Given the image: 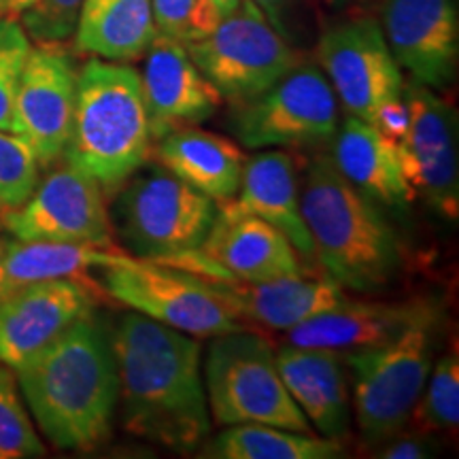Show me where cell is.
Listing matches in <instances>:
<instances>
[{"mask_svg":"<svg viewBox=\"0 0 459 459\" xmlns=\"http://www.w3.org/2000/svg\"><path fill=\"white\" fill-rule=\"evenodd\" d=\"M3 3V11L4 15L9 17H22L28 9L32 7L34 0H0Z\"/></svg>","mask_w":459,"mask_h":459,"instance_id":"obj_38","label":"cell"},{"mask_svg":"<svg viewBox=\"0 0 459 459\" xmlns=\"http://www.w3.org/2000/svg\"><path fill=\"white\" fill-rule=\"evenodd\" d=\"M13 375L34 421L56 449L90 451L111 436L119 404L117 361L111 334L91 313Z\"/></svg>","mask_w":459,"mask_h":459,"instance_id":"obj_2","label":"cell"},{"mask_svg":"<svg viewBox=\"0 0 459 459\" xmlns=\"http://www.w3.org/2000/svg\"><path fill=\"white\" fill-rule=\"evenodd\" d=\"M0 226L20 240L111 245L105 192L68 164L39 183L24 204L3 213Z\"/></svg>","mask_w":459,"mask_h":459,"instance_id":"obj_14","label":"cell"},{"mask_svg":"<svg viewBox=\"0 0 459 459\" xmlns=\"http://www.w3.org/2000/svg\"><path fill=\"white\" fill-rule=\"evenodd\" d=\"M344 451L341 438L266 423H237L226 426L215 438H206L198 455L211 459H336Z\"/></svg>","mask_w":459,"mask_h":459,"instance_id":"obj_27","label":"cell"},{"mask_svg":"<svg viewBox=\"0 0 459 459\" xmlns=\"http://www.w3.org/2000/svg\"><path fill=\"white\" fill-rule=\"evenodd\" d=\"M434 455H438V445L423 432L411 436L395 434L385 440L378 453H375V457L383 459H426Z\"/></svg>","mask_w":459,"mask_h":459,"instance_id":"obj_35","label":"cell"},{"mask_svg":"<svg viewBox=\"0 0 459 459\" xmlns=\"http://www.w3.org/2000/svg\"><path fill=\"white\" fill-rule=\"evenodd\" d=\"M100 271L108 296L183 334L215 338L251 330L203 277L179 266L126 255Z\"/></svg>","mask_w":459,"mask_h":459,"instance_id":"obj_9","label":"cell"},{"mask_svg":"<svg viewBox=\"0 0 459 459\" xmlns=\"http://www.w3.org/2000/svg\"><path fill=\"white\" fill-rule=\"evenodd\" d=\"M111 344L124 429L175 453L198 451L213 421L196 338L128 313L111 332Z\"/></svg>","mask_w":459,"mask_h":459,"instance_id":"obj_1","label":"cell"},{"mask_svg":"<svg viewBox=\"0 0 459 459\" xmlns=\"http://www.w3.org/2000/svg\"><path fill=\"white\" fill-rule=\"evenodd\" d=\"M338 111L324 71L300 62L255 100L232 107L228 126L247 149L315 147L334 139Z\"/></svg>","mask_w":459,"mask_h":459,"instance_id":"obj_10","label":"cell"},{"mask_svg":"<svg viewBox=\"0 0 459 459\" xmlns=\"http://www.w3.org/2000/svg\"><path fill=\"white\" fill-rule=\"evenodd\" d=\"M262 15L266 17L268 24L277 30L285 41L291 45L296 43L294 24L298 17V9H300V0H251Z\"/></svg>","mask_w":459,"mask_h":459,"instance_id":"obj_36","label":"cell"},{"mask_svg":"<svg viewBox=\"0 0 459 459\" xmlns=\"http://www.w3.org/2000/svg\"><path fill=\"white\" fill-rule=\"evenodd\" d=\"M77 66L62 43H39L30 49L13 108V134L26 141L39 166L65 156L71 136Z\"/></svg>","mask_w":459,"mask_h":459,"instance_id":"obj_15","label":"cell"},{"mask_svg":"<svg viewBox=\"0 0 459 459\" xmlns=\"http://www.w3.org/2000/svg\"><path fill=\"white\" fill-rule=\"evenodd\" d=\"M115 215L132 255L169 262L200 249L215 221L217 203L160 164L141 166L122 186Z\"/></svg>","mask_w":459,"mask_h":459,"instance_id":"obj_7","label":"cell"},{"mask_svg":"<svg viewBox=\"0 0 459 459\" xmlns=\"http://www.w3.org/2000/svg\"><path fill=\"white\" fill-rule=\"evenodd\" d=\"M164 264L198 277L271 281L308 273L294 245L262 217L245 213L230 200L217 203V215L200 249Z\"/></svg>","mask_w":459,"mask_h":459,"instance_id":"obj_12","label":"cell"},{"mask_svg":"<svg viewBox=\"0 0 459 459\" xmlns=\"http://www.w3.org/2000/svg\"><path fill=\"white\" fill-rule=\"evenodd\" d=\"M411 124L398 145L404 179L446 220L459 215L457 113L443 96L417 82H404Z\"/></svg>","mask_w":459,"mask_h":459,"instance_id":"obj_13","label":"cell"},{"mask_svg":"<svg viewBox=\"0 0 459 459\" xmlns=\"http://www.w3.org/2000/svg\"><path fill=\"white\" fill-rule=\"evenodd\" d=\"M336 170L377 204L406 206L415 200L400 166L398 147L364 119L347 115L334 134Z\"/></svg>","mask_w":459,"mask_h":459,"instance_id":"obj_24","label":"cell"},{"mask_svg":"<svg viewBox=\"0 0 459 459\" xmlns=\"http://www.w3.org/2000/svg\"><path fill=\"white\" fill-rule=\"evenodd\" d=\"M203 368L211 417L220 426L266 423L296 432H315L287 392L271 342L255 332L240 330L215 336L206 349Z\"/></svg>","mask_w":459,"mask_h":459,"instance_id":"obj_6","label":"cell"},{"mask_svg":"<svg viewBox=\"0 0 459 459\" xmlns=\"http://www.w3.org/2000/svg\"><path fill=\"white\" fill-rule=\"evenodd\" d=\"M83 0H34L22 26L37 43H66L74 34Z\"/></svg>","mask_w":459,"mask_h":459,"instance_id":"obj_32","label":"cell"},{"mask_svg":"<svg viewBox=\"0 0 459 459\" xmlns=\"http://www.w3.org/2000/svg\"><path fill=\"white\" fill-rule=\"evenodd\" d=\"M409 423L423 434L457 432L459 423V355L445 353L434 361L426 387L419 395Z\"/></svg>","mask_w":459,"mask_h":459,"instance_id":"obj_28","label":"cell"},{"mask_svg":"<svg viewBox=\"0 0 459 459\" xmlns=\"http://www.w3.org/2000/svg\"><path fill=\"white\" fill-rule=\"evenodd\" d=\"M94 298L77 279L22 285L0 296V364L15 370L91 313Z\"/></svg>","mask_w":459,"mask_h":459,"instance_id":"obj_18","label":"cell"},{"mask_svg":"<svg viewBox=\"0 0 459 459\" xmlns=\"http://www.w3.org/2000/svg\"><path fill=\"white\" fill-rule=\"evenodd\" d=\"M126 255L130 254H124L111 245L4 240L0 251V296L39 281L83 277L90 268L111 266Z\"/></svg>","mask_w":459,"mask_h":459,"instance_id":"obj_26","label":"cell"},{"mask_svg":"<svg viewBox=\"0 0 459 459\" xmlns=\"http://www.w3.org/2000/svg\"><path fill=\"white\" fill-rule=\"evenodd\" d=\"M183 45L230 107L255 100L302 62L251 0H240L234 13Z\"/></svg>","mask_w":459,"mask_h":459,"instance_id":"obj_8","label":"cell"},{"mask_svg":"<svg viewBox=\"0 0 459 459\" xmlns=\"http://www.w3.org/2000/svg\"><path fill=\"white\" fill-rule=\"evenodd\" d=\"M45 445L24 409L13 370L0 368V459H34L45 455Z\"/></svg>","mask_w":459,"mask_h":459,"instance_id":"obj_29","label":"cell"},{"mask_svg":"<svg viewBox=\"0 0 459 459\" xmlns=\"http://www.w3.org/2000/svg\"><path fill=\"white\" fill-rule=\"evenodd\" d=\"M428 298L406 302H370L344 300L334 308L315 315L296 328L287 330V342L296 347H317L349 353L378 347L400 334Z\"/></svg>","mask_w":459,"mask_h":459,"instance_id":"obj_21","label":"cell"},{"mask_svg":"<svg viewBox=\"0 0 459 459\" xmlns=\"http://www.w3.org/2000/svg\"><path fill=\"white\" fill-rule=\"evenodd\" d=\"M445 308L436 298L398 336L342 355L351 372V406L366 445H381L409 426L411 412L434 368Z\"/></svg>","mask_w":459,"mask_h":459,"instance_id":"obj_5","label":"cell"},{"mask_svg":"<svg viewBox=\"0 0 459 459\" xmlns=\"http://www.w3.org/2000/svg\"><path fill=\"white\" fill-rule=\"evenodd\" d=\"M194 274V273H192ZM221 300L249 325L287 332L315 315L341 304L344 287L328 274H291L271 281H240L234 277H203Z\"/></svg>","mask_w":459,"mask_h":459,"instance_id":"obj_19","label":"cell"},{"mask_svg":"<svg viewBox=\"0 0 459 459\" xmlns=\"http://www.w3.org/2000/svg\"><path fill=\"white\" fill-rule=\"evenodd\" d=\"M230 203L281 230L302 260H315L313 240L300 209V183L290 153L268 149L247 160L238 192Z\"/></svg>","mask_w":459,"mask_h":459,"instance_id":"obj_22","label":"cell"},{"mask_svg":"<svg viewBox=\"0 0 459 459\" xmlns=\"http://www.w3.org/2000/svg\"><path fill=\"white\" fill-rule=\"evenodd\" d=\"M332 9H351V7H359V4L372 3V0H325Z\"/></svg>","mask_w":459,"mask_h":459,"instance_id":"obj_39","label":"cell"},{"mask_svg":"<svg viewBox=\"0 0 459 459\" xmlns=\"http://www.w3.org/2000/svg\"><path fill=\"white\" fill-rule=\"evenodd\" d=\"M158 34L186 43L192 37V17L196 0H152Z\"/></svg>","mask_w":459,"mask_h":459,"instance_id":"obj_33","label":"cell"},{"mask_svg":"<svg viewBox=\"0 0 459 459\" xmlns=\"http://www.w3.org/2000/svg\"><path fill=\"white\" fill-rule=\"evenodd\" d=\"M4 240H7V238L3 237V226H0V251H3V247H4Z\"/></svg>","mask_w":459,"mask_h":459,"instance_id":"obj_40","label":"cell"},{"mask_svg":"<svg viewBox=\"0 0 459 459\" xmlns=\"http://www.w3.org/2000/svg\"><path fill=\"white\" fill-rule=\"evenodd\" d=\"M32 43L20 17H0V130L13 132L15 96Z\"/></svg>","mask_w":459,"mask_h":459,"instance_id":"obj_31","label":"cell"},{"mask_svg":"<svg viewBox=\"0 0 459 459\" xmlns=\"http://www.w3.org/2000/svg\"><path fill=\"white\" fill-rule=\"evenodd\" d=\"M39 186L32 149L13 132L0 130V215L22 206Z\"/></svg>","mask_w":459,"mask_h":459,"instance_id":"obj_30","label":"cell"},{"mask_svg":"<svg viewBox=\"0 0 459 459\" xmlns=\"http://www.w3.org/2000/svg\"><path fill=\"white\" fill-rule=\"evenodd\" d=\"M149 158L215 203L237 196L247 162L237 143L198 126L153 141Z\"/></svg>","mask_w":459,"mask_h":459,"instance_id":"obj_23","label":"cell"},{"mask_svg":"<svg viewBox=\"0 0 459 459\" xmlns=\"http://www.w3.org/2000/svg\"><path fill=\"white\" fill-rule=\"evenodd\" d=\"M368 124L372 128L381 132L389 143H394V145L398 147L400 143L404 141L406 132H409V124H411L409 105H406L404 96H398V99L383 102V105L372 113Z\"/></svg>","mask_w":459,"mask_h":459,"instance_id":"obj_34","label":"cell"},{"mask_svg":"<svg viewBox=\"0 0 459 459\" xmlns=\"http://www.w3.org/2000/svg\"><path fill=\"white\" fill-rule=\"evenodd\" d=\"M381 30L411 82L429 90L455 83L459 68L457 0H383Z\"/></svg>","mask_w":459,"mask_h":459,"instance_id":"obj_16","label":"cell"},{"mask_svg":"<svg viewBox=\"0 0 459 459\" xmlns=\"http://www.w3.org/2000/svg\"><path fill=\"white\" fill-rule=\"evenodd\" d=\"M317 65L328 77L338 105L364 122L404 90L402 68L389 51L381 24L370 15L336 22L321 34Z\"/></svg>","mask_w":459,"mask_h":459,"instance_id":"obj_11","label":"cell"},{"mask_svg":"<svg viewBox=\"0 0 459 459\" xmlns=\"http://www.w3.org/2000/svg\"><path fill=\"white\" fill-rule=\"evenodd\" d=\"M156 34L152 0H83L73 37L82 54L128 65Z\"/></svg>","mask_w":459,"mask_h":459,"instance_id":"obj_25","label":"cell"},{"mask_svg":"<svg viewBox=\"0 0 459 459\" xmlns=\"http://www.w3.org/2000/svg\"><path fill=\"white\" fill-rule=\"evenodd\" d=\"M152 143L181 128L204 124L223 105L220 91L200 73L186 45L156 34L141 74Z\"/></svg>","mask_w":459,"mask_h":459,"instance_id":"obj_17","label":"cell"},{"mask_svg":"<svg viewBox=\"0 0 459 459\" xmlns=\"http://www.w3.org/2000/svg\"><path fill=\"white\" fill-rule=\"evenodd\" d=\"M300 209L315 260L330 279L353 291H378L402 266L400 238L375 200L353 187L330 156L308 164Z\"/></svg>","mask_w":459,"mask_h":459,"instance_id":"obj_3","label":"cell"},{"mask_svg":"<svg viewBox=\"0 0 459 459\" xmlns=\"http://www.w3.org/2000/svg\"><path fill=\"white\" fill-rule=\"evenodd\" d=\"M152 134L143 100L141 73L91 57L77 73V96L65 158L115 194L149 160Z\"/></svg>","mask_w":459,"mask_h":459,"instance_id":"obj_4","label":"cell"},{"mask_svg":"<svg viewBox=\"0 0 459 459\" xmlns=\"http://www.w3.org/2000/svg\"><path fill=\"white\" fill-rule=\"evenodd\" d=\"M0 17H4V11H3V3H0Z\"/></svg>","mask_w":459,"mask_h":459,"instance_id":"obj_41","label":"cell"},{"mask_svg":"<svg viewBox=\"0 0 459 459\" xmlns=\"http://www.w3.org/2000/svg\"><path fill=\"white\" fill-rule=\"evenodd\" d=\"M238 4L240 0H196V7H194L192 17V37L189 39L209 32L211 28L220 24L223 17L234 13Z\"/></svg>","mask_w":459,"mask_h":459,"instance_id":"obj_37","label":"cell"},{"mask_svg":"<svg viewBox=\"0 0 459 459\" xmlns=\"http://www.w3.org/2000/svg\"><path fill=\"white\" fill-rule=\"evenodd\" d=\"M274 358L287 392L315 432L342 440L351 423V395L342 353L285 344L274 351Z\"/></svg>","mask_w":459,"mask_h":459,"instance_id":"obj_20","label":"cell"}]
</instances>
